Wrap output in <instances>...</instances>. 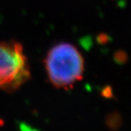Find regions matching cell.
Listing matches in <instances>:
<instances>
[{
    "mask_svg": "<svg viewBox=\"0 0 131 131\" xmlns=\"http://www.w3.org/2000/svg\"><path fill=\"white\" fill-rule=\"evenodd\" d=\"M44 63L49 82L57 89H72L83 77L84 59L79 49L70 43L52 47Z\"/></svg>",
    "mask_w": 131,
    "mask_h": 131,
    "instance_id": "obj_1",
    "label": "cell"
},
{
    "mask_svg": "<svg viewBox=\"0 0 131 131\" xmlns=\"http://www.w3.org/2000/svg\"><path fill=\"white\" fill-rule=\"evenodd\" d=\"M29 77V67L20 44L0 42V89H16Z\"/></svg>",
    "mask_w": 131,
    "mask_h": 131,
    "instance_id": "obj_2",
    "label": "cell"
}]
</instances>
